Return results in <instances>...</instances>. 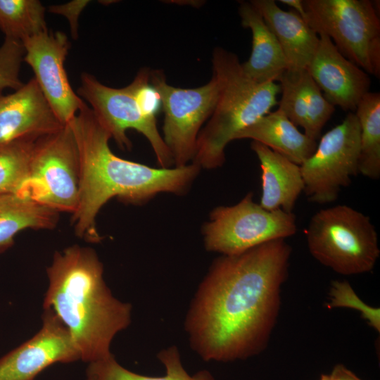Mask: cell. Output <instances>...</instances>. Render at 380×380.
<instances>
[{
    "instance_id": "cell-1",
    "label": "cell",
    "mask_w": 380,
    "mask_h": 380,
    "mask_svg": "<svg viewBox=\"0 0 380 380\" xmlns=\"http://www.w3.org/2000/svg\"><path fill=\"white\" fill-rule=\"evenodd\" d=\"M291 251L285 239H277L213 262L184 322L191 347L203 360L245 359L265 348Z\"/></svg>"
},
{
    "instance_id": "cell-2",
    "label": "cell",
    "mask_w": 380,
    "mask_h": 380,
    "mask_svg": "<svg viewBox=\"0 0 380 380\" xmlns=\"http://www.w3.org/2000/svg\"><path fill=\"white\" fill-rule=\"evenodd\" d=\"M67 125L75 139L80 164L79 201L72 223L75 234L86 241H101L96 217L110 199L141 205L160 193L184 194L200 172L193 162L156 168L117 156L109 147L110 134L87 103Z\"/></svg>"
},
{
    "instance_id": "cell-3",
    "label": "cell",
    "mask_w": 380,
    "mask_h": 380,
    "mask_svg": "<svg viewBox=\"0 0 380 380\" xmlns=\"http://www.w3.org/2000/svg\"><path fill=\"white\" fill-rule=\"evenodd\" d=\"M49 286L43 308L68 329L81 360L108 357L115 335L131 322L132 305L115 298L96 252L77 244L56 252L46 269Z\"/></svg>"
},
{
    "instance_id": "cell-4",
    "label": "cell",
    "mask_w": 380,
    "mask_h": 380,
    "mask_svg": "<svg viewBox=\"0 0 380 380\" xmlns=\"http://www.w3.org/2000/svg\"><path fill=\"white\" fill-rule=\"evenodd\" d=\"M212 72L220 95L211 116L201 129L192 160L204 169L221 167L225 148L242 129L270 112L280 92L274 82L258 83L243 72L237 55L222 47L213 50Z\"/></svg>"
},
{
    "instance_id": "cell-5",
    "label": "cell",
    "mask_w": 380,
    "mask_h": 380,
    "mask_svg": "<svg viewBox=\"0 0 380 380\" xmlns=\"http://www.w3.org/2000/svg\"><path fill=\"white\" fill-rule=\"evenodd\" d=\"M305 236L313 258L343 275L370 272L379 257L378 235L369 217L346 205L315 213Z\"/></svg>"
},
{
    "instance_id": "cell-6",
    "label": "cell",
    "mask_w": 380,
    "mask_h": 380,
    "mask_svg": "<svg viewBox=\"0 0 380 380\" xmlns=\"http://www.w3.org/2000/svg\"><path fill=\"white\" fill-rule=\"evenodd\" d=\"M303 20L368 75L380 76V20L369 0H304Z\"/></svg>"
},
{
    "instance_id": "cell-7",
    "label": "cell",
    "mask_w": 380,
    "mask_h": 380,
    "mask_svg": "<svg viewBox=\"0 0 380 380\" xmlns=\"http://www.w3.org/2000/svg\"><path fill=\"white\" fill-rule=\"evenodd\" d=\"M80 183V157L68 125L36 140L29 172L18 194L58 213L73 214Z\"/></svg>"
},
{
    "instance_id": "cell-8",
    "label": "cell",
    "mask_w": 380,
    "mask_h": 380,
    "mask_svg": "<svg viewBox=\"0 0 380 380\" xmlns=\"http://www.w3.org/2000/svg\"><path fill=\"white\" fill-rule=\"evenodd\" d=\"M145 70L140 69L132 82L122 88L106 86L94 75L83 72L77 94L90 105L96 118L120 148H131L126 132L134 129L147 139L160 167H171L174 165L172 157L158 129L156 116L146 113L137 97Z\"/></svg>"
},
{
    "instance_id": "cell-9",
    "label": "cell",
    "mask_w": 380,
    "mask_h": 380,
    "mask_svg": "<svg viewBox=\"0 0 380 380\" xmlns=\"http://www.w3.org/2000/svg\"><path fill=\"white\" fill-rule=\"evenodd\" d=\"M296 230L293 213L267 210L253 201L250 192L235 205L213 209L203 234L206 250L233 255L268 241L285 239Z\"/></svg>"
},
{
    "instance_id": "cell-10",
    "label": "cell",
    "mask_w": 380,
    "mask_h": 380,
    "mask_svg": "<svg viewBox=\"0 0 380 380\" xmlns=\"http://www.w3.org/2000/svg\"><path fill=\"white\" fill-rule=\"evenodd\" d=\"M150 83L158 93L165 114L163 140L174 167L192 161L198 134L213 113L220 95V82L213 73L209 82L196 88L169 84L161 70H151Z\"/></svg>"
},
{
    "instance_id": "cell-11",
    "label": "cell",
    "mask_w": 380,
    "mask_h": 380,
    "mask_svg": "<svg viewBox=\"0 0 380 380\" xmlns=\"http://www.w3.org/2000/svg\"><path fill=\"white\" fill-rule=\"evenodd\" d=\"M360 127L353 112L325 133L314 153L300 166L304 190L309 201H335L343 187L358 172Z\"/></svg>"
},
{
    "instance_id": "cell-12",
    "label": "cell",
    "mask_w": 380,
    "mask_h": 380,
    "mask_svg": "<svg viewBox=\"0 0 380 380\" xmlns=\"http://www.w3.org/2000/svg\"><path fill=\"white\" fill-rule=\"evenodd\" d=\"M23 61L32 69L34 79L51 109L65 125L86 103L72 89L65 68L70 44L60 31H45L23 42Z\"/></svg>"
},
{
    "instance_id": "cell-13",
    "label": "cell",
    "mask_w": 380,
    "mask_h": 380,
    "mask_svg": "<svg viewBox=\"0 0 380 380\" xmlns=\"http://www.w3.org/2000/svg\"><path fill=\"white\" fill-rule=\"evenodd\" d=\"M78 360L81 356L68 329L53 312L44 309L40 330L0 358V380H34L54 363Z\"/></svg>"
},
{
    "instance_id": "cell-14",
    "label": "cell",
    "mask_w": 380,
    "mask_h": 380,
    "mask_svg": "<svg viewBox=\"0 0 380 380\" xmlns=\"http://www.w3.org/2000/svg\"><path fill=\"white\" fill-rule=\"evenodd\" d=\"M319 36V45L307 70L330 103L353 113L369 92L370 77L345 58L327 36Z\"/></svg>"
},
{
    "instance_id": "cell-15",
    "label": "cell",
    "mask_w": 380,
    "mask_h": 380,
    "mask_svg": "<svg viewBox=\"0 0 380 380\" xmlns=\"http://www.w3.org/2000/svg\"><path fill=\"white\" fill-rule=\"evenodd\" d=\"M63 126L34 77L11 94L0 91V144L38 139Z\"/></svg>"
},
{
    "instance_id": "cell-16",
    "label": "cell",
    "mask_w": 380,
    "mask_h": 380,
    "mask_svg": "<svg viewBox=\"0 0 380 380\" xmlns=\"http://www.w3.org/2000/svg\"><path fill=\"white\" fill-rule=\"evenodd\" d=\"M278 82L281 96L277 105L290 121L317 140L335 106L324 97L307 69L286 70Z\"/></svg>"
},
{
    "instance_id": "cell-17",
    "label": "cell",
    "mask_w": 380,
    "mask_h": 380,
    "mask_svg": "<svg viewBox=\"0 0 380 380\" xmlns=\"http://www.w3.org/2000/svg\"><path fill=\"white\" fill-rule=\"evenodd\" d=\"M275 35L289 70L307 69L319 45V36L294 11L282 10L274 0H252Z\"/></svg>"
},
{
    "instance_id": "cell-18",
    "label": "cell",
    "mask_w": 380,
    "mask_h": 380,
    "mask_svg": "<svg viewBox=\"0 0 380 380\" xmlns=\"http://www.w3.org/2000/svg\"><path fill=\"white\" fill-rule=\"evenodd\" d=\"M251 147L262 170L260 205L267 210L292 213L304 190L300 166L258 141H253Z\"/></svg>"
},
{
    "instance_id": "cell-19",
    "label": "cell",
    "mask_w": 380,
    "mask_h": 380,
    "mask_svg": "<svg viewBox=\"0 0 380 380\" xmlns=\"http://www.w3.org/2000/svg\"><path fill=\"white\" fill-rule=\"evenodd\" d=\"M239 15L241 25L252 34L251 56L241 63L244 74L258 83L278 82L288 67L275 35L250 1L239 2Z\"/></svg>"
},
{
    "instance_id": "cell-20",
    "label": "cell",
    "mask_w": 380,
    "mask_h": 380,
    "mask_svg": "<svg viewBox=\"0 0 380 380\" xmlns=\"http://www.w3.org/2000/svg\"><path fill=\"white\" fill-rule=\"evenodd\" d=\"M242 139L261 143L298 165L314 153L317 145L315 140L301 133L279 108L263 115L234 137V139Z\"/></svg>"
},
{
    "instance_id": "cell-21",
    "label": "cell",
    "mask_w": 380,
    "mask_h": 380,
    "mask_svg": "<svg viewBox=\"0 0 380 380\" xmlns=\"http://www.w3.org/2000/svg\"><path fill=\"white\" fill-rule=\"evenodd\" d=\"M58 220V213L15 193L0 194V252L14 242L22 230L52 229Z\"/></svg>"
},
{
    "instance_id": "cell-22",
    "label": "cell",
    "mask_w": 380,
    "mask_h": 380,
    "mask_svg": "<svg viewBox=\"0 0 380 380\" xmlns=\"http://www.w3.org/2000/svg\"><path fill=\"white\" fill-rule=\"evenodd\" d=\"M157 357L165 368L164 376H151L133 372L120 365L111 354L89 362L87 380H215L208 370L189 374L182 365L179 350L175 346L161 350Z\"/></svg>"
},
{
    "instance_id": "cell-23",
    "label": "cell",
    "mask_w": 380,
    "mask_h": 380,
    "mask_svg": "<svg viewBox=\"0 0 380 380\" xmlns=\"http://www.w3.org/2000/svg\"><path fill=\"white\" fill-rule=\"evenodd\" d=\"M355 114L360 127L358 172L372 179L380 177V94L367 92Z\"/></svg>"
},
{
    "instance_id": "cell-24",
    "label": "cell",
    "mask_w": 380,
    "mask_h": 380,
    "mask_svg": "<svg viewBox=\"0 0 380 380\" xmlns=\"http://www.w3.org/2000/svg\"><path fill=\"white\" fill-rule=\"evenodd\" d=\"M0 30L20 42L47 31L44 6L38 0H0Z\"/></svg>"
},
{
    "instance_id": "cell-25",
    "label": "cell",
    "mask_w": 380,
    "mask_h": 380,
    "mask_svg": "<svg viewBox=\"0 0 380 380\" xmlns=\"http://www.w3.org/2000/svg\"><path fill=\"white\" fill-rule=\"evenodd\" d=\"M36 140L21 139L0 144V194H18L28 175Z\"/></svg>"
},
{
    "instance_id": "cell-26",
    "label": "cell",
    "mask_w": 380,
    "mask_h": 380,
    "mask_svg": "<svg viewBox=\"0 0 380 380\" xmlns=\"http://www.w3.org/2000/svg\"><path fill=\"white\" fill-rule=\"evenodd\" d=\"M328 308H347L358 311L368 324L380 331V309L363 302L346 281L331 282L329 293Z\"/></svg>"
},
{
    "instance_id": "cell-27",
    "label": "cell",
    "mask_w": 380,
    "mask_h": 380,
    "mask_svg": "<svg viewBox=\"0 0 380 380\" xmlns=\"http://www.w3.org/2000/svg\"><path fill=\"white\" fill-rule=\"evenodd\" d=\"M24 54L22 42L4 39L0 46V91L7 88L17 90L24 84L20 78Z\"/></svg>"
},
{
    "instance_id": "cell-28",
    "label": "cell",
    "mask_w": 380,
    "mask_h": 380,
    "mask_svg": "<svg viewBox=\"0 0 380 380\" xmlns=\"http://www.w3.org/2000/svg\"><path fill=\"white\" fill-rule=\"evenodd\" d=\"M89 2L87 0H75L66 4L52 5L49 8V11L63 15L68 19L72 37L76 39L78 35V18Z\"/></svg>"
},
{
    "instance_id": "cell-29",
    "label": "cell",
    "mask_w": 380,
    "mask_h": 380,
    "mask_svg": "<svg viewBox=\"0 0 380 380\" xmlns=\"http://www.w3.org/2000/svg\"><path fill=\"white\" fill-rule=\"evenodd\" d=\"M331 373L338 376L341 380H361L354 373L342 365H337Z\"/></svg>"
},
{
    "instance_id": "cell-30",
    "label": "cell",
    "mask_w": 380,
    "mask_h": 380,
    "mask_svg": "<svg viewBox=\"0 0 380 380\" xmlns=\"http://www.w3.org/2000/svg\"><path fill=\"white\" fill-rule=\"evenodd\" d=\"M283 4L292 8L303 19L305 17V10L303 6V0H280Z\"/></svg>"
},
{
    "instance_id": "cell-31",
    "label": "cell",
    "mask_w": 380,
    "mask_h": 380,
    "mask_svg": "<svg viewBox=\"0 0 380 380\" xmlns=\"http://www.w3.org/2000/svg\"><path fill=\"white\" fill-rule=\"evenodd\" d=\"M319 380H341L338 376L333 373L330 374H322Z\"/></svg>"
}]
</instances>
